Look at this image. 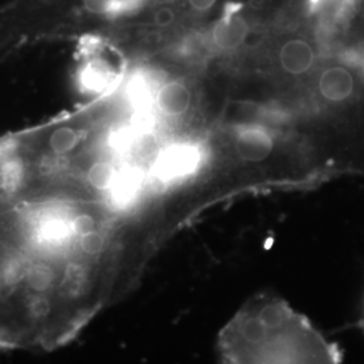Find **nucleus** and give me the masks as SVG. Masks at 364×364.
<instances>
[{"label": "nucleus", "mask_w": 364, "mask_h": 364, "mask_svg": "<svg viewBox=\"0 0 364 364\" xmlns=\"http://www.w3.org/2000/svg\"><path fill=\"white\" fill-rule=\"evenodd\" d=\"M181 228L159 159L81 111L0 136V350L77 338Z\"/></svg>", "instance_id": "nucleus-1"}, {"label": "nucleus", "mask_w": 364, "mask_h": 364, "mask_svg": "<svg viewBox=\"0 0 364 364\" xmlns=\"http://www.w3.org/2000/svg\"><path fill=\"white\" fill-rule=\"evenodd\" d=\"M270 68L284 81L308 82L318 68V54L308 39L289 37L277 45Z\"/></svg>", "instance_id": "nucleus-5"}, {"label": "nucleus", "mask_w": 364, "mask_h": 364, "mask_svg": "<svg viewBox=\"0 0 364 364\" xmlns=\"http://www.w3.org/2000/svg\"><path fill=\"white\" fill-rule=\"evenodd\" d=\"M359 72V69L340 60L338 63L318 65L308 81L313 99L326 111H343L353 105L358 97Z\"/></svg>", "instance_id": "nucleus-4"}, {"label": "nucleus", "mask_w": 364, "mask_h": 364, "mask_svg": "<svg viewBox=\"0 0 364 364\" xmlns=\"http://www.w3.org/2000/svg\"><path fill=\"white\" fill-rule=\"evenodd\" d=\"M363 1H364V0H363Z\"/></svg>", "instance_id": "nucleus-8"}, {"label": "nucleus", "mask_w": 364, "mask_h": 364, "mask_svg": "<svg viewBox=\"0 0 364 364\" xmlns=\"http://www.w3.org/2000/svg\"><path fill=\"white\" fill-rule=\"evenodd\" d=\"M332 0H306V9L309 14H323Z\"/></svg>", "instance_id": "nucleus-6"}, {"label": "nucleus", "mask_w": 364, "mask_h": 364, "mask_svg": "<svg viewBox=\"0 0 364 364\" xmlns=\"http://www.w3.org/2000/svg\"><path fill=\"white\" fill-rule=\"evenodd\" d=\"M224 363L338 364L343 352L277 294L252 296L219 333Z\"/></svg>", "instance_id": "nucleus-2"}, {"label": "nucleus", "mask_w": 364, "mask_h": 364, "mask_svg": "<svg viewBox=\"0 0 364 364\" xmlns=\"http://www.w3.org/2000/svg\"><path fill=\"white\" fill-rule=\"evenodd\" d=\"M80 36L117 39L139 28L158 9L177 0H54Z\"/></svg>", "instance_id": "nucleus-3"}, {"label": "nucleus", "mask_w": 364, "mask_h": 364, "mask_svg": "<svg viewBox=\"0 0 364 364\" xmlns=\"http://www.w3.org/2000/svg\"><path fill=\"white\" fill-rule=\"evenodd\" d=\"M360 326H363V328H364V313H363V317H362V320H360Z\"/></svg>", "instance_id": "nucleus-7"}]
</instances>
